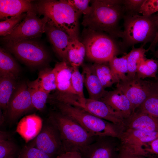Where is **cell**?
<instances>
[{"mask_svg": "<svg viewBox=\"0 0 158 158\" xmlns=\"http://www.w3.org/2000/svg\"><path fill=\"white\" fill-rule=\"evenodd\" d=\"M34 108L27 83L22 82L17 85L5 114L9 121L13 122Z\"/></svg>", "mask_w": 158, "mask_h": 158, "instance_id": "cell-12", "label": "cell"}, {"mask_svg": "<svg viewBox=\"0 0 158 158\" xmlns=\"http://www.w3.org/2000/svg\"><path fill=\"white\" fill-rule=\"evenodd\" d=\"M154 82L155 85L158 88V80L154 81Z\"/></svg>", "mask_w": 158, "mask_h": 158, "instance_id": "cell-45", "label": "cell"}, {"mask_svg": "<svg viewBox=\"0 0 158 158\" xmlns=\"http://www.w3.org/2000/svg\"><path fill=\"white\" fill-rule=\"evenodd\" d=\"M157 18V30L156 36L153 41L150 44L148 48L147 49V51H151L153 53L155 51V48L158 42V13L156 14Z\"/></svg>", "mask_w": 158, "mask_h": 158, "instance_id": "cell-42", "label": "cell"}, {"mask_svg": "<svg viewBox=\"0 0 158 158\" xmlns=\"http://www.w3.org/2000/svg\"><path fill=\"white\" fill-rule=\"evenodd\" d=\"M32 142L30 145L55 158L63 153L62 144L59 133L49 119Z\"/></svg>", "mask_w": 158, "mask_h": 158, "instance_id": "cell-10", "label": "cell"}, {"mask_svg": "<svg viewBox=\"0 0 158 158\" xmlns=\"http://www.w3.org/2000/svg\"><path fill=\"white\" fill-rule=\"evenodd\" d=\"M82 42L87 57L95 63L108 62L121 51L119 43L103 32L86 29Z\"/></svg>", "mask_w": 158, "mask_h": 158, "instance_id": "cell-6", "label": "cell"}, {"mask_svg": "<svg viewBox=\"0 0 158 158\" xmlns=\"http://www.w3.org/2000/svg\"><path fill=\"white\" fill-rule=\"evenodd\" d=\"M72 68L71 83L80 103V107L83 109L86 98L85 97L83 91L84 82L83 76L79 71V68Z\"/></svg>", "mask_w": 158, "mask_h": 158, "instance_id": "cell-32", "label": "cell"}, {"mask_svg": "<svg viewBox=\"0 0 158 158\" xmlns=\"http://www.w3.org/2000/svg\"><path fill=\"white\" fill-rule=\"evenodd\" d=\"M20 72V67L10 54L0 48V76L9 77L16 80Z\"/></svg>", "mask_w": 158, "mask_h": 158, "instance_id": "cell-21", "label": "cell"}, {"mask_svg": "<svg viewBox=\"0 0 158 158\" xmlns=\"http://www.w3.org/2000/svg\"><path fill=\"white\" fill-rule=\"evenodd\" d=\"M142 45L139 48L132 47L131 51L127 55L128 66V72L127 77L128 78L135 77L138 67L141 62L146 57L145 54L147 52Z\"/></svg>", "mask_w": 158, "mask_h": 158, "instance_id": "cell-25", "label": "cell"}, {"mask_svg": "<svg viewBox=\"0 0 158 158\" xmlns=\"http://www.w3.org/2000/svg\"><path fill=\"white\" fill-rule=\"evenodd\" d=\"M17 158H55L38 148L30 145L25 146Z\"/></svg>", "mask_w": 158, "mask_h": 158, "instance_id": "cell-35", "label": "cell"}, {"mask_svg": "<svg viewBox=\"0 0 158 158\" xmlns=\"http://www.w3.org/2000/svg\"><path fill=\"white\" fill-rule=\"evenodd\" d=\"M145 0H124L123 6L126 14H138Z\"/></svg>", "mask_w": 158, "mask_h": 158, "instance_id": "cell-38", "label": "cell"}, {"mask_svg": "<svg viewBox=\"0 0 158 158\" xmlns=\"http://www.w3.org/2000/svg\"><path fill=\"white\" fill-rule=\"evenodd\" d=\"M35 6L39 15L47 18V23L62 30L71 38H78L80 15L66 0H40Z\"/></svg>", "mask_w": 158, "mask_h": 158, "instance_id": "cell-1", "label": "cell"}, {"mask_svg": "<svg viewBox=\"0 0 158 158\" xmlns=\"http://www.w3.org/2000/svg\"><path fill=\"white\" fill-rule=\"evenodd\" d=\"M33 10L35 11V5L30 0H0V18L3 20Z\"/></svg>", "mask_w": 158, "mask_h": 158, "instance_id": "cell-20", "label": "cell"}, {"mask_svg": "<svg viewBox=\"0 0 158 158\" xmlns=\"http://www.w3.org/2000/svg\"><path fill=\"white\" fill-rule=\"evenodd\" d=\"M83 109L99 118L116 125L121 129L125 128V120L101 100L86 98Z\"/></svg>", "mask_w": 158, "mask_h": 158, "instance_id": "cell-14", "label": "cell"}, {"mask_svg": "<svg viewBox=\"0 0 158 158\" xmlns=\"http://www.w3.org/2000/svg\"><path fill=\"white\" fill-rule=\"evenodd\" d=\"M158 71V61L152 58H145L139 65L136 76L144 79L147 78L157 79V75Z\"/></svg>", "mask_w": 158, "mask_h": 158, "instance_id": "cell-30", "label": "cell"}, {"mask_svg": "<svg viewBox=\"0 0 158 158\" xmlns=\"http://www.w3.org/2000/svg\"><path fill=\"white\" fill-rule=\"evenodd\" d=\"M67 62L62 61L56 64L53 70L54 73L56 88H66L72 85L71 79L73 68Z\"/></svg>", "mask_w": 158, "mask_h": 158, "instance_id": "cell-23", "label": "cell"}, {"mask_svg": "<svg viewBox=\"0 0 158 158\" xmlns=\"http://www.w3.org/2000/svg\"><path fill=\"white\" fill-rule=\"evenodd\" d=\"M45 32L58 56L62 61L69 63L68 51L72 38L62 30L47 23L45 26Z\"/></svg>", "mask_w": 158, "mask_h": 158, "instance_id": "cell-15", "label": "cell"}, {"mask_svg": "<svg viewBox=\"0 0 158 158\" xmlns=\"http://www.w3.org/2000/svg\"><path fill=\"white\" fill-rule=\"evenodd\" d=\"M48 119L59 133L63 153L73 151L80 152L99 137L90 134L72 118L57 110L51 111Z\"/></svg>", "mask_w": 158, "mask_h": 158, "instance_id": "cell-3", "label": "cell"}, {"mask_svg": "<svg viewBox=\"0 0 158 158\" xmlns=\"http://www.w3.org/2000/svg\"><path fill=\"white\" fill-rule=\"evenodd\" d=\"M154 81L144 80L135 76L117 83L116 88L121 90L130 102L134 112L149 95Z\"/></svg>", "mask_w": 158, "mask_h": 158, "instance_id": "cell-11", "label": "cell"}, {"mask_svg": "<svg viewBox=\"0 0 158 158\" xmlns=\"http://www.w3.org/2000/svg\"><path fill=\"white\" fill-rule=\"evenodd\" d=\"M4 116L3 114H2L1 112L0 111V124L1 125L4 122Z\"/></svg>", "mask_w": 158, "mask_h": 158, "instance_id": "cell-43", "label": "cell"}, {"mask_svg": "<svg viewBox=\"0 0 158 158\" xmlns=\"http://www.w3.org/2000/svg\"><path fill=\"white\" fill-rule=\"evenodd\" d=\"M7 49L29 66H39L46 64L49 54L41 44L31 39L6 42Z\"/></svg>", "mask_w": 158, "mask_h": 158, "instance_id": "cell-7", "label": "cell"}, {"mask_svg": "<svg viewBox=\"0 0 158 158\" xmlns=\"http://www.w3.org/2000/svg\"><path fill=\"white\" fill-rule=\"evenodd\" d=\"M91 6L89 13L83 16V26L87 29L107 32L113 38H121L123 31L118 24L124 16L123 5H111L102 0H94Z\"/></svg>", "mask_w": 158, "mask_h": 158, "instance_id": "cell-2", "label": "cell"}, {"mask_svg": "<svg viewBox=\"0 0 158 158\" xmlns=\"http://www.w3.org/2000/svg\"><path fill=\"white\" fill-rule=\"evenodd\" d=\"M48 100L57 111L72 118L92 135L118 138L121 129L116 125L99 118L80 107L54 100Z\"/></svg>", "mask_w": 158, "mask_h": 158, "instance_id": "cell-5", "label": "cell"}, {"mask_svg": "<svg viewBox=\"0 0 158 158\" xmlns=\"http://www.w3.org/2000/svg\"><path fill=\"white\" fill-rule=\"evenodd\" d=\"M119 153L116 158H147L144 156L130 154L119 150Z\"/></svg>", "mask_w": 158, "mask_h": 158, "instance_id": "cell-41", "label": "cell"}, {"mask_svg": "<svg viewBox=\"0 0 158 158\" xmlns=\"http://www.w3.org/2000/svg\"><path fill=\"white\" fill-rule=\"evenodd\" d=\"M108 63L112 73L118 83L127 79L128 66L126 54L120 57L115 56Z\"/></svg>", "mask_w": 158, "mask_h": 158, "instance_id": "cell-29", "label": "cell"}, {"mask_svg": "<svg viewBox=\"0 0 158 158\" xmlns=\"http://www.w3.org/2000/svg\"><path fill=\"white\" fill-rule=\"evenodd\" d=\"M158 138V131L147 132L125 128L121 130L117 138L119 150L142 156L145 145Z\"/></svg>", "mask_w": 158, "mask_h": 158, "instance_id": "cell-9", "label": "cell"}, {"mask_svg": "<svg viewBox=\"0 0 158 158\" xmlns=\"http://www.w3.org/2000/svg\"><path fill=\"white\" fill-rule=\"evenodd\" d=\"M117 139L111 136H99L80 153L84 158H116V152L119 151Z\"/></svg>", "mask_w": 158, "mask_h": 158, "instance_id": "cell-13", "label": "cell"}, {"mask_svg": "<svg viewBox=\"0 0 158 158\" xmlns=\"http://www.w3.org/2000/svg\"><path fill=\"white\" fill-rule=\"evenodd\" d=\"M26 15V13H24L0 21V36L4 37L10 34Z\"/></svg>", "mask_w": 158, "mask_h": 158, "instance_id": "cell-33", "label": "cell"}, {"mask_svg": "<svg viewBox=\"0 0 158 158\" xmlns=\"http://www.w3.org/2000/svg\"><path fill=\"white\" fill-rule=\"evenodd\" d=\"M42 126L41 118L36 114H33L26 116L20 120L17 125L16 132L27 143L38 135Z\"/></svg>", "mask_w": 158, "mask_h": 158, "instance_id": "cell-19", "label": "cell"}, {"mask_svg": "<svg viewBox=\"0 0 158 158\" xmlns=\"http://www.w3.org/2000/svg\"><path fill=\"white\" fill-rule=\"evenodd\" d=\"M35 10L26 13L24 19L9 35L3 37L6 42L31 39L41 37L45 32L47 21L44 17L40 19L37 16Z\"/></svg>", "mask_w": 158, "mask_h": 158, "instance_id": "cell-8", "label": "cell"}, {"mask_svg": "<svg viewBox=\"0 0 158 158\" xmlns=\"http://www.w3.org/2000/svg\"><path fill=\"white\" fill-rule=\"evenodd\" d=\"M142 156L147 158H158V138L145 145Z\"/></svg>", "mask_w": 158, "mask_h": 158, "instance_id": "cell-39", "label": "cell"}, {"mask_svg": "<svg viewBox=\"0 0 158 158\" xmlns=\"http://www.w3.org/2000/svg\"><path fill=\"white\" fill-rule=\"evenodd\" d=\"M101 100L108 105L124 120L134 112L129 99L117 88L113 90L108 91Z\"/></svg>", "mask_w": 158, "mask_h": 158, "instance_id": "cell-16", "label": "cell"}, {"mask_svg": "<svg viewBox=\"0 0 158 158\" xmlns=\"http://www.w3.org/2000/svg\"><path fill=\"white\" fill-rule=\"evenodd\" d=\"M18 151L17 146L12 141L0 140V158H14Z\"/></svg>", "mask_w": 158, "mask_h": 158, "instance_id": "cell-34", "label": "cell"}, {"mask_svg": "<svg viewBox=\"0 0 158 158\" xmlns=\"http://www.w3.org/2000/svg\"><path fill=\"white\" fill-rule=\"evenodd\" d=\"M123 31L119 43L121 50L135 44L152 43L156 36L157 25L156 15L150 16L138 14L124 15Z\"/></svg>", "mask_w": 158, "mask_h": 158, "instance_id": "cell-4", "label": "cell"}, {"mask_svg": "<svg viewBox=\"0 0 158 158\" xmlns=\"http://www.w3.org/2000/svg\"><path fill=\"white\" fill-rule=\"evenodd\" d=\"M91 65L104 89L118 83L111 70L108 62L95 63Z\"/></svg>", "mask_w": 158, "mask_h": 158, "instance_id": "cell-27", "label": "cell"}, {"mask_svg": "<svg viewBox=\"0 0 158 158\" xmlns=\"http://www.w3.org/2000/svg\"><path fill=\"white\" fill-rule=\"evenodd\" d=\"M137 109L158 119V88L154 81L148 96Z\"/></svg>", "mask_w": 158, "mask_h": 158, "instance_id": "cell-28", "label": "cell"}, {"mask_svg": "<svg viewBox=\"0 0 158 158\" xmlns=\"http://www.w3.org/2000/svg\"><path fill=\"white\" fill-rule=\"evenodd\" d=\"M37 80L40 87L49 93L56 89L55 76L53 69L46 68L41 70Z\"/></svg>", "mask_w": 158, "mask_h": 158, "instance_id": "cell-31", "label": "cell"}, {"mask_svg": "<svg viewBox=\"0 0 158 158\" xmlns=\"http://www.w3.org/2000/svg\"><path fill=\"white\" fill-rule=\"evenodd\" d=\"M34 108L40 111L45 108L49 93L43 90L37 79L27 83Z\"/></svg>", "mask_w": 158, "mask_h": 158, "instance_id": "cell-24", "label": "cell"}, {"mask_svg": "<svg viewBox=\"0 0 158 158\" xmlns=\"http://www.w3.org/2000/svg\"><path fill=\"white\" fill-rule=\"evenodd\" d=\"M17 85L16 79L9 77H0V106L5 112Z\"/></svg>", "mask_w": 158, "mask_h": 158, "instance_id": "cell-26", "label": "cell"}, {"mask_svg": "<svg viewBox=\"0 0 158 158\" xmlns=\"http://www.w3.org/2000/svg\"><path fill=\"white\" fill-rule=\"evenodd\" d=\"M82 73L84 84L88 94L89 98L101 100L108 91L105 90L103 87L91 64L83 65Z\"/></svg>", "mask_w": 158, "mask_h": 158, "instance_id": "cell-17", "label": "cell"}, {"mask_svg": "<svg viewBox=\"0 0 158 158\" xmlns=\"http://www.w3.org/2000/svg\"><path fill=\"white\" fill-rule=\"evenodd\" d=\"M55 158H84L81 153L78 152H63Z\"/></svg>", "mask_w": 158, "mask_h": 158, "instance_id": "cell-40", "label": "cell"}, {"mask_svg": "<svg viewBox=\"0 0 158 158\" xmlns=\"http://www.w3.org/2000/svg\"><path fill=\"white\" fill-rule=\"evenodd\" d=\"M67 1L80 15L83 14L84 16H86L91 11V6L90 5V0H67Z\"/></svg>", "mask_w": 158, "mask_h": 158, "instance_id": "cell-36", "label": "cell"}, {"mask_svg": "<svg viewBox=\"0 0 158 158\" xmlns=\"http://www.w3.org/2000/svg\"><path fill=\"white\" fill-rule=\"evenodd\" d=\"M125 128L147 132L158 131V119L138 109L125 120Z\"/></svg>", "mask_w": 158, "mask_h": 158, "instance_id": "cell-18", "label": "cell"}, {"mask_svg": "<svg viewBox=\"0 0 158 158\" xmlns=\"http://www.w3.org/2000/svg\"><path fill=\"white\" fill-rule=\"evenodd\" d=\"M86 54L85 47L78 38H72L69 46L68 62L73 68H79L82 65Z\"/></svg>", "mask_w": 158, "mask_h": 158, "instance_id": "cell-22", "label": "cell"}, {"mask_svg": "<svg viewBox=\"0 0 158 158\" xmlns=\"http://www.w3.org/2000/svg\"><path fill=\"white\" fill-rule=\"evenodd\" d=\"M153 53L154 56L156 58H158V49L156 51H155Z\"/></svg>", "mask_w": 158, "mask_h": 158, "instance_id": "cell-44", "label": "cell"}, {"mask_svg": "<svg viewBox=\"0 0 158 158\" xmlns=\"http://www.w3.org/2000/svg\"><path fill=\"white\" fill-rule=\"evenodd\" d=\"M158 13V0H145L138 13L142 15L150 16Z\"/></svg>", "mask_w": 158, "mask_h": 158, "instance_id": "cell-37", "label": "cell"}]
</instances>
